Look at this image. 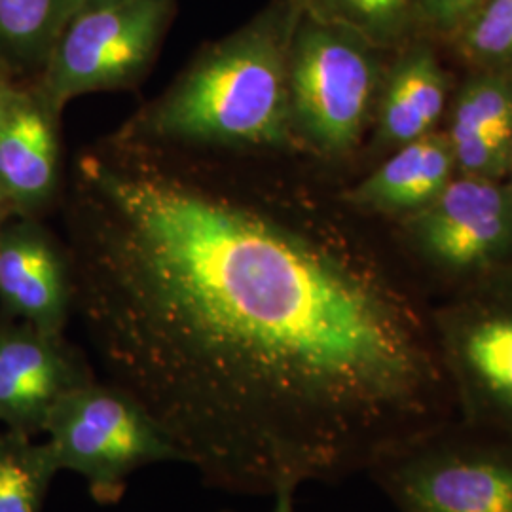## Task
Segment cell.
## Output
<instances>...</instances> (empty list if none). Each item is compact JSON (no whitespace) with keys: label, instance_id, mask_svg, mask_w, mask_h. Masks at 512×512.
<instances>
[{"label":"cell","instance_id":"obj_1","mask_svg":"<svg viewBox=\"0 0 512 512\" xmlns=\"http://www.w3.org/2000/svg\"><path fill=\"white\" fill-rule=\"evenodd\" d=\"M247 156L110 133L74 156L65 253L105 380L205 482L275 497L372 471L458 408L408 294Z\"/></svg>","mask_w":512,"mask_h":512},{"label":"cell","instance_id":"obj_2","mask_svg":"<svg viewBox=\"0 0 512 512\" xmlns=\"http://www.w3.org/2000/svg\"><path fill=\"white\" fill-rule=\"evenodd\" d=\"M300 0H275L209 44L160 97L116 133L165 147L224 152L296 148L289 103V48Z\"/></svg>","mask_w":512,"mask_h":512},{"label":"cell","instance_id":"obj_3","mask_svg":"<svg viewBox=\"0 0 512 512\" xmlns=\"http://www.w3.org/2000/svg\"><path fill=\"white\" fill-rule=\"evenodd\" d=\"M384 76L376 48L302 6L289 48V103L296 147L338 160L359 145Z\"/></svg>","mask_w":512,"mask_h":512},{"label":"cell","instance_id":"obj_4","mask_svg":"<svg viewBox=\"0 0 512 512\" xmlns=\"http://www.w3.org/2000/svg\"><path fill=\"white\" fill-rule=\"evenodd\" d=\"M435 338L463 425L512 440V264L444 306Z\"/></svg>","mask_w":512,"mask_h":512},{"label":"cell","instance_id":"obj_5","mask_svg":"<svg viewBox=\"0 0 512 512\" xmlns=\"http://www.w3.org/2000/svg\"><path fill=\"white\" fill-rule=\"evenodd\" d=\"M42 433L57 469L82 476L93 499L103 505L122 497L135 471L181 461L147 410L107 380L95 378L63 397Z\"/></svg>","mask_w":512,"mask_h":512},{"label":"cell","instance_id":"obj_6","mask_svg":"<svg viewBox=\"0 0 512 512\" xmlns=\"http://www.w3.org/2000/svg\"><path fill=\"white\" fill-rule=\"evenodd\" d=\"M175 0H122L74 14L33 92L59 118L76 97L137 86L152 67Z\"/></svg>","mask_w":512,"mask_h":512},{"label":"cell","instance_id":"obj_7","mask_svg":"<svg viewBox=\"0 0 512 512\" xmlns=\"http://www.w3.org/2000/svg\"><path fill=\"white\" fill-rule=\"evenodd\" d=\"M401 512H512V440L456 423L372 469Z\"/></svg>","mask_w":512,"mask_h":512},{"label":"cell","instance_id":"obj_8","mask_svg":"<svg viewBox=\"0 0 512 512\" xmlns=\"http://www.w3.org/2000/svg\"><path fill=\"white\" fill-rule=\"evenodd\" d=\"M408 220L421 256L446 274L471 283L512 264L509 184L454 175L433 202Z\"/></svg>","mask_w":512,"mask_h":512},{"label":"cell","instance_id":"obj_9","mask_svg":"<svg viewBox=\"0 0 512 512\" xmlns=\"http://www.w3.org/2000/svg\"><path fill=\"white\" fill-rule=\"evenodd\" d=\"M95 380L88 359L63 334L23 321L0 323V425L35 437L55 404Z\"/></svg>","mask_w":512,"mask_h":512},{"label":"cell","instance_id":"obj_10","mask_svg":"<svg viewBox=\"0 0 512 512\" xmlns=\"http://www.w3.org/2000/svg\"><path fill=\"white\" fill-rule=\"evenodd\" d=\"M73 272L65 249L23 220L0 228V304L12 317L63 334L73 313Z\"/></svg>","mask_w":512,"mask_h":512},{"label":"cell","instance_id":"obj_11","mask_svg":"<svg viewBox=\"0 0 512 512\" xmlns=\"http://www.w3.org/2000/svg\"><path fill=\"white\" fill-rule=\"evenodd\" d=\"M57 116L33 88L19 90L0 129V205L8 213L33 215L59 188Z\"/></svg>","mask_w":512,"mask_h":512},{"label":"cell","instance_id":"obj_12","mask_svg":"<svg viewBox=\"0 0 512 512\" xmlns=\"http://www.w3.org/2000/svg\"><path fill=\"white\" fill-rule=\"evenodd\" d=\"M456 175L454 147L446 131H431L395 148L384 164L342 194L359 211L403 215L433 202Z\"/></svg>","mask_w":512,"mask_h":512},{"label":"cell","instance_id":"obj_13","mask_svg":"<svg viewBox=\"0 0 512 512\" xmlns=\"http://www.w3.org/2000/svg\"><path fill=\"white\" fill-rule=\"evenodd\" d=\"M448 80L427 48H414L401 57L382 82L378 95L380 148L404 147L431 133L442 116Z\"/></svg>","mask_w":512,"mask_h":512},{"label":"cell","instance_id":"obj_14","mask_svg":"<svg viewBox=\"0 0 512 512\" xmlns=\"http://www.w3.org/2000/svg\"><path fill=\"white\" fill-rule=\"evenodd\" d=\"M74 16V0H0V74H37Z\"/></svg>","mask_w":512,"mask_h":512},{"label":"cell","instance_id":"obj_15","mask_svg":"<svg viewBox=\"0 0 512 512\" xmlns=\"http://www.w3.org/2000/svg\"><path fill=\"white\" fill-rule=\"evenodd\" d=\"M57 473L44 440L0 429V512H42Z\"/></svg>","mask_w":512,"mask_h":512},{"label":"cell","instance_id":"obj_16","mask_svg":"<svg viewBox=\"0 0 512 512\" xmlns=\"http://www.w3.org/2000/svg\"><path fill=\"white\" fill-rule=\"evenodd\" d=\"M486 131H512V73L478 74L456 97L446 131L450 141L456 143Z\"/></svg>","mask_w":512,"mask_h":512},{"label":"cell","instance_id":"obj_17","mask_svg":"<svg viewBox=\"0 0 512 512\" xmlns=\"http://www.w3.org/2000/svg\"><path fill=\"white\" fill-rule=\"evenodd\" d=\"M304 8L365 38L374 48L403 37L418 0H300Z\"/></svg>","mask_w":512,"mask_h":512},{"label":"cell","instance_id":"obj_18","mask_svg":"<svg viewBox=\"0 0 512 512\" xmlns=\"http://www.w3.org/2000/svg\"><path fill=\"white\" fill-rule=\"evenodd\" d=\"M456 31L465 59L488 71L511 73L512 0H484Z\"/></svg>","mask_w":512,"mask_h":512},{"label":"cell","instance_id":"obj_19","mask_svg":"<svg viewBox=\"0 0 512 512\" xmlns=\"http://www.w3.org/2000/svg\"><path fill=\"white\" fill-rule=\"evenodd\" d=\"M511 133L486 131L452 143L456 173L499 181L511 171Z\"/></svg>","mask_w":512,"mask_h":512},{"label":"cell","instance_id":"obj_20","mask_svg":"<svg viewBox=\"0 0 512 512\" xmlns=\"http://www.w3.org/2000/svg\"><path fill=\"white\" fill-rule=\"evenodd\" d=\"M484 0H418L421 12L439 29L450 31L469 18Z\"/></svg>","mask_w":512,"mask_h":512},{"label":"cell","instance_id":"obj_21","mask_svg":"<svg viewBox=\"0 0 512 512\" xmlns=\"http://www.w3.org/2000/svg\"><path fill=\"white\" fill-rule=\"evenodd\" d=\"M16 93H18V88H14L4 74H0V129L8 118V112L12 109Z\"/></svg>","mask_w":512,"mask_h":512},{"label":"cell","instance_id":"obj_22","mask_svg":"<svg viewBox=\"0 0 512 512\" xmlns=\"http://www.w3.org/2000/svg\"><path fill=\"white\" fill-rule=\"evenodd\" d=\"M293 492L275 495V507L272 512H294Z\"/></svg>","mask_w":512,"mask_h":512},{"label":"cell","instance_id":"obj_23","mask_svg":"<svg viewBox=\"0 0 512 512\" xmlns=\"http://www.w3.org/2000/svg\"><path fill=\"white\" fill-rule=\"evenodd\" d=\"M112 2H122V0H74V14L88 10V8H95V6H105V4H112Z\"/></svg>","mask_w":512,"mask_h":512},{"label":"cell","instance_id":"obj_24","mask_svg":"<svg viewBox=\"0 0 512 512\" xmlns=\"http://www.w3.org/2000/svg\"><path fill=\"white\" fill-rule=\"evenodd\" d=\"M6 215H10V213H8V211H6V209L0 205V228L4 226V224H2V220L6 219Z\"/></svg>","mask_w":512,"mask_h":512},{"label":"cell","instance_id":"obj_25","mask_svg":"<svg viewBox=\"0 0 512 512\" xmlns=\"http://www.w3.org/2000/svg\"><path fill=\"white\" fill-rule=\"evenodd\" d=\"M509 177H511V183H509V188H511V192H512V167H511V171H509Z\"/></svg>","mask_w":512,"mask_h":512},{"label":"cell","instance_id":"obj_26","mask_svg":"<svg viewBox=\"0 0 512 512\" xmlns=\"http://www.w3.org/2000/svg\"><path fill=\"white\" fill-rule=\"evenodd\" d=\"M511 167H512V133H511Z\"/></svg>","mask_w":512,"mask_h":512}]
</instances>
